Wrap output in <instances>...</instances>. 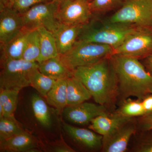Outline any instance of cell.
Returning <instances> with one entry per match:
<instances>
[{"mask_svg":"<svg viewBox=\"0 0 152 152\" xmlns=\"http://www.w3.org/2000/svg\"><path fill=\"white\" fill-rule=\"evenodd\" d=\"M73 76L88 90L97 104H111L118 93V83L111 60L107 58L97 63L77 68Z\"/></svg>","mask_w":152,"mask_h":152,"instance_id":"cell-1","label":"cell"},{"mask_svg":"<svg viewBox=\"0 0 152 152\" xmlns=\"http://www.w3.org/2000/svg\"><path fill=\"white\" fill-rule=\"evenodd\" d=\"M118 83V93L123 98L136 97L142 100L152 91V75L137 58L113 55L111 59Z\"/></svg>","mask_w":152,"mask_h":152,"instance_id":"cell-2","label":"cell"},{"mask_svg":"<svg viewBox=\"0 0 152 152\" xmlns=\"http://www.w3.org/2000/svg\"><path fill=\"white\" fill-rule=\"evenodd\" d=\"M140 28L109 22L99 24L90 20L83 26L77 40L103 44L115 49Z\"/></svg>","mask_w":152,"mask_h":152,"instance_id":"cell-3","label":"cell"},{"mask_svg":"<svg viewBox=\"0 0 152 152\" xmlns=\"http://www.w3.org/2000/svg\"><path fill=\"white\" fill-rule=\"evenodd\" d=\"M113 50L107 45L77 40L70 50L59 57L63 64L73 72L79 67L93 64L112 56Z\"/></svg>","mask_w":152,"mask_h":152,"instance_id":"cell-4","label":"cell"},{"mask_svg":"<svg viewBox=\"0 0 152 152\" xmlns=\"http://www.w3.org/2000/svg\"><path fill=\"white\" fill-rule=\"evenodd\" d=\"M108 22L152 28V0H126Z\"/></svg>","mask_w":152,"mask_h":152,"instance_id":"cell-5","label":"cell"},{"mask_svg":"<svg viewBox=\"0 0 152 152\" xmlns=\"http://www.w3.org/2000/svg\"><path fill=\"white\" fill-rule=\"evenodd\" d=\"M39 64L23 59L10 60L1 63L0 89L20 91L30 86V76Z\"/></svg>","mask_w":152,"mask_h":152,"instance_id":"cell-6","label":"cell"},{"mask_svg":"<svg viewBox=\"0 0 152 152\" xmlns=\"http://www.w3.org/2000/svg\"><path fill=\"white\" fill-rule=\"evenodd\" d=\"M59 4L53 0L32 7L21 14L24 27L33 30L43 27L53 32L59 23L57 19Z\"/></svg>","mask_w":152,"mask_h":152,"instance_id":"cell-7","label":"cell"},{"mask_svg":"<svg viewBox=\"0 0 152 152\" xmlns=\"http://www.w3.org/2000/svg\"><path fill=\"white\" fill-rule=\"evenodd\" d=\"M113 55L137 58L152 55V28H140L114 49Z\"/></svg>","mask_w":152,"mask_h":152,"instance_id":"cell-8","label":"cell"},{"mask_svg":"<svg viewBox=\"0 0 152 152\" xmlns=\"http://www.w3.org/2000/svg\"><path fill=\"white\" fill-rule=\"evenodd\" d=\"M88 0H64L60 2L57 19L61 23L84 25L92 16Z\"/></svg>","mask_w":152,"mask_h":152,"instance_id":"cell-9","label":"cell"},{"mask_svg":"<svg viewBox=\"0 0 152 152\" xmlns=\"http://www.w3.org/2000/svg\"><path fill=\"white\" fill-rule=\"evenodd\" d=\"M62 113L69 121L81 125L91 123L93 119L99 116L110 115L104 106L86 102L76 105L66 106Z\"/></svg>","mask_w":152,"mask_h":152,"instance_id":"cell-10","label":"cell"},{"mask_svg":"<svg viewBox=\"0 0 152 152\" xmlns=\"http://www.w3.org/2000/svg\"><path fill=\"white\" fill-rule=\"evenodd\" d=\"M24 27L21 14L10 7L1 10L0 45L6 43Z\"/></svg>","mask_w":152,"mask_h":152,"instance_id":"cell-11","label":"cell"},{"mask_svg":"<svg viewBox=\"0 0 152 152\" xmlns=\"http://www.w3.org/2000/svg\"><path fill=\"white\" fill-rule=\"evenodd\" d=\"M132 118L126 116L118 112L108 115L99 116L93 119L89 129L106 138L117 129L132 121Z\"/></svg>","mask_w":152,"mask_h":152,"instance_id":"cell-12","label":"cell"},{"mask_svg":"<svg viewBox=\"0 0 152 152\" xmlns=\"http://www.w3.org/2000/svg\"><path fill=\"white\" fill-rule=\"evenodd\" d=\"M135 132V126L131 124V121L126 123L110 136L103 138L102 151L105 152H125L130 139Z\"/></svg>","mask_w":152,"mask_h":152,"instance_id":"cell-13","label":"cell"},{"mask_svg":"<svg viewBox=\"0 0 152 152\" xmlns=\"http://www.w3.org/2000/svg\"><path fill=\"white\" fill-rule=\"evenodd\" d=\"M83 25L72 26L59 23L53 32L59 55L64 54L71 50L78 38Z\"/></svg>","mask_w":152,"mask_h":152,"instance_id":"cell-14","label":"cell"},{"mask_svg":"<svg viewBox=\"0 0 152 152\" xmlns=\"http://www.w3.org/2000/svg\"><path fill=\"white\" fill-rule=\"evenodd\" d=\"M63 128L74 141L90 149H98L102 146L103 136L93 131L76 127L64 123Z\"/></svg>","mask_w":152,"mask_h":152,"instance_id":"cell-15","label":"cell"},{"mask_svg":"<svg viewBox=\"0 0 152 152\" xmlns=\"http://www.w3.org/2000/svg\"><path fill=\"white\" fill-rule=\"evenodd\" d=\"M31 30L24 28L12 39L1 46V63L22 58L28 35Z\"/></svg>","mask_w":152,"mask_h":152,"instance_id":"cell-16","label":"cell"},{"mask_svg":"<svg viewBox=\"0 0 152 152\" xmlns=\"http://www.w3.org/2000/svg\"><path fill=\"white\" fill-rule=\"evenodd\" d=\"M34 148H37V140L25 131L0 142V151L2 152H28Z\"/></svg>","mask_w":152,"mask_h":152,"instance_id":"cell-17","label":"cell"},{"mask_svg":"<svg viewBox=\"0 0 152 152\" xmlns=\"http://www.w3.org/2000/svg\"><path fill=\"white\" fill-rule=\"evenodd\" d=\"M38 64V69L41 72L56 80L73 76V72L63 64L59 56Z\"/></svg>","mask_w":152,"mask_h":152,"instance_id":"cell-18","label":"cell"},{"mask_svg":"<svg viewBox=\"0 0 152 152\" xmlns=\"http://www.w3.org/2000/svg\"><path fill=\"white\" fill-rule=\"evenodd\" d=\"M91 97V93L80 81L74 76L67 79V106L78 104Z\"/></svg>","mask_w":152,"mask_h":152,"instance_id":"cell-19","label":"cell"},{"mask_svg":"<svg viewBox=\"0 0 152 152\" xmlns=\"http://www.w3.org/2000/svg\"><path fill=\"white\" fill-rule=\"evenodd\" d=\"M45 98L47 103L62 113L67 106V79L57 80Z\"/></svg>","mask_w":152,"mask_h":152,"instance_id":"cell-20","label":"cell"},{"mask_svg":"<svg viewBox=\"0 0 152 152\" xmlns=\"http://www.w3.org/2000/svg\"><path fill=\"white\" fill-rule=\"evenodd\" d=\"M37 29L40 40V54L37 62L40 63L58 56L56 43L52 32L41 27Z\"/></svg>","mask_w":152,"mask_h":152,"instance_id":"cell-21","label":"cell"},{"mask_svg":"<svg viewBox=\"0 0 152 152\" xmlns=\"http://www.w3.org/2000/svg\"><path fill=\"white\" fill-rule=\"evenodd\" d=\"M20 91L0 89V118L16 119V110Z\"/></svg>","mask_w":152,"mask_h":152,"instance_id":"cell-22","label":"cell"},{"mask_svg":"<svg viewBox=\"0 0 152 152\" xmlns=\"http://www.w3.org/2000/svg\"><path fill=\"white\" fill-rule=\"evenodd\" d=\"M31 104L34 115L41 126L46 129L51 127L50 112L47 102L41 95L34 94L31 98Z\"/></svg>","mask_w":152,"mask_h":152,"instance_id":"cell-23","label":"cell"},{"mask_svg":"<svg viewBox=\"0 0 152 152\" xmlns=\"http://www.w3.org/2000/svg\"><path fill=\"white\" fill-rule=\"evenodd\" d=\"M40 54V40L37 29L31 30L28 35L22 58L36 62Z\"/></svg>","mask_w":152,"mask_h":152,"instance_id":"cell-24","label":"cell"},{"mask_svg":"<svg viewBox=\"0 0 152 152\" xmlns=\"http://www.w3.org/2000/svg\"><path fill=\"white\" fill-rule=\"evenodd\" d=\"M56 81L39 71L36 68L30 76V86L32 87L42 96L45 97Z\"/></svg>","mask_w":152,"mask_h":152,"instance_id":"cell-25","label":"cell"},{"mask_svg":"<svg viewBox=\"0 0 152 152\" xmlns=\"http://www.w3.org/2000/svg\"><path fill=\"white\" fill-rule=\"evenodd\" d=\"M24 131L16 119L0 118V142Z\"/></svg>","mask_w":152,"mask_h":152,"instance_id":"cell-26","label":"cell"},{"mask_svg":"<svg viewBox=\"0 0 152 152\" xmlns=\"http://www.w3.org/2000/svg\"><path fill=\"white\" fill-rule=\"evenodd\" d=\"M119 113L126 116L133 118L145 114L142 101H128L123 104Z\"/></svg>","mask_w":152,"mask_h":152,"instance_id":"cell-27","label":"cell"},{"mask_svg":"<svg viewBox=\"0 0 152 152\" xmlns=\"http://www.w3.org/2000/svg\"><path fill=\"white\" fill-rule=\"evenodd\" d=\"M51 1L53 0H15L12 7L19 13L22 14L36 5Z\"/></svg>","mask_w":152,"mask_h":152,"instance_id":"cell-28","label":"cell"},{"mask_svg":"<svg viewBox=\"0 0 152 152\" xmlns=\"http://www.w3.org/2000/svg\"><path fill=\"white\" fill-rule=\"evenodd\" d=\"M121 0H93L90 2L92 12H103L117 6Z\"/></svg>","mask_w":152,"mask_h":152,"instance_id":"cell-29","label":"cell"},{"mask_svg":"<svg viewBox=\"0 0 152 152\" xmlns=\"http://www.w3.org/2000/svg\"><path fill=\"white\" fill-rule=\"evenodd\" d=\"M134 150L138 152H152V133L140 140Z\"/></svg>","mask_w":152,"mask_h":152,"instance_id":"cell-30","label":"cell"},{"mask_svg":"<svg viewBox=\"0 0 152 152\" xmlns=\"http://www.w3.org/2000/svg\"><path fill=\"white\" fill-rule=\"evenodd\" d=\"M52 148L53 151L56 152H75L72 148L65 142L62 137L58 142L53 144Z\"/></svg>","mask_w":152,"mask_h":152,"instance_id":"cell-31","label":"cell"},{"mask_svg":"<svg viewBox=\"0 0 152 152\" xmlns=\"http://www.w3.org/2000/svg\"><path fill=\"white\" fill-rule=\"evenodd\" d=\"M140 123L146 130L149 131L152 129V112L141 116Z\"/></svg>","mask_w":152,"mask_h":152,"instance_id":"cell-32","label":"cell"},{"mask_svg":"<svg viewBox=\"0 0 152 152\" xmlns=\"http://www.w3.org/2000/svg\"><path fill=\"white\" fill-rule=\"evenodd\" d=\"M145 114L152 112V95H148L142 100Z\"/></svg>","mask_w":152,"mask_h":152,"instance_id":"cell-33","label":"cell"},{"mask_svg":"<svg viewBox=\"0 0 152 152\" xmlns=\"http://www.w3.org/2000/svg\"><path fill=\"white\" fill-rule=\"evenodd\" d=\"M145 64L146 66L148 72L152 75V55L145 58Z\"/></svg>","mask_w":152,"mask_h":152,"instance_id":"cell-34","label":"cell"},{"mask_svg":"<svg viewBox=\"0 0 152 152\" xmlns=\"http://www.w3.org/2000/svg\"><path fill=\"white\" fill-rule=\"evenodd\" d=\"M53 1H57L61 2L62 1H64V0H53Z\"/></svg>","mask_w":152,"mask_h":152,"instance_id":"cell-35","label":"cell"},{"mask_svg":"<svg viewBox=\"0 0 152 152\" xmlns=\"http://www.w3.org/2000/svg\"><path fill=\"white\" fill-rule=\"evenodd\" d=\"M14 1H15V0H10L11 6H12V3Z\"/></svg>","mask_w":152,"mask_h":152,"instance_id":"cell-36","label":"cell"},{"mask_svg":"<svg viewBox=\"0 0 152 152\" xmlns=\"http://www.w3.org/2000/svg\"><path fill=\"white\" fill-rule=\"evenodd\" d=\"M151 94H152V92H151Z\"/></svg>","mask_w":152,"mask_h":152,"instance_id":"cell-37","label":"cell"},{"mask_svg":"<svg viewBox=\"0 0 152 152\" xmlns=\"http://www.w3.org/2000/svg\"><path fill=\"white\" fill-rule=\"evenodd\" d=\"M88 1H89V0H88Z\"/></svg>","mask_w":152,"mask_h":152,"instance_id":"cell-38","label":"cell"},{"mask_svg":"<svg viewBox=\"0 0 152 152\" xmlns=\"http://www.w3.org/2000/svg\"><path fill=\"white\" fill-rule=\"evenodd\" d=\"M151 130H152V129H151Z\"/></svg>","mask_w":152,"mask_h":152,"instance_id":"cell-39","label":"cell"}]
</instances>
